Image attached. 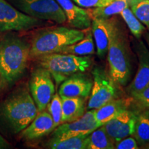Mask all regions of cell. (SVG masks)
Returning <instances> with one entry per match:
<instances>
[{
  "label": "cell",
  "mask_w": 149,
  "mask_h": 149,
  "mask_svg": "<svg viewBox=\"0 0 149 149\" xmlns=\"http://www.w3.org/2000/svg\"><path fill=\"white\" fill-rule=\"evenodd\" d=\"M88 135L61 139L51 137L46 141L44 146L50 149H86V137Z\"/></svg>",
  "instance_id": "22"
},
{
  "label": "cell",
  "mask_w": 149,
  "mask_h": 149,
  "mask_svg": "<svg viewBox=\"0 0 149 149\" xmlns=\"http://www.w3.org/2000/svg\"><path fill=\"white\" fill-rule=\"evenodd\" d=\"M66 17V22L70 27L79 30L91 28V19L85 8L79 7L72 0H55Z\"/></svg>",
  "instance_id": "16"
},
{
  "label": "cell",
  "mask_w": 149,
  "mask_h": 149,
  "mask_svg": "<svg viewBox=\"0 0 149 149\" xmlns=\"http://www.w3.org/2000/svg\"><path fill=\"white\" fill-rule=\"evenodd\" d=\"M100 126H101L95 118V109L88 110L77 120L63 123L57 126L51 133V137L61 139L88 135Z\"/></svg>",
  "instance_id": "10"
},
{
  "label": "cell",
  "mask_w": 149,
  "mask_h": 149,
  "mask_svg": "<svg viewBox=\"0 0 149 149\" xmlns=\"http://www.w3.org/2000/svg\"><path fill=\"white\" fill-rule=\"evenodd\" d=\"M107 59L112 79L121 86L127 85L132 71L129 42L122 24L117 18L110 38Z\"/></svg>",
  "instance_id": "3"
},
{
  "label": "cell",
  "mask_w": 149,
  "mask_h": 149,
  "mask_svg": "<svg viewBox=\"0 0 149 149\" xmlns=\"http://www.w3.org/2000/svg\"><path fill=\"white\" fill-rule=\"evenodd\" d=\"M87 99L81 97L61 98L62 116L61 124L77 120L86 113Z\"/></svg>",
  "instance_id": "18"
},
{
  "label": "cell",
  "mask_w": 149,
  "mask_h": 149,
  "mask_svg": "<svg viewBox=\"0 0 149 149\" xmlns=\"http://www.w3.org/2000/svg\"><path fill=\"white\" fill-rule=\"evenodd\" d=\"M132 136L137 141L139 146L149 144V115L146 110L139 111L137 114Z\"/></svg>",
  "instance_id": "23"
},
{
  "label": "cell",
  "mask_w": 149,
  "mask_h": 149,
  "mask_svg": "<svg viewBox=\"0 0 149 149\" xmlns=\"http://www.w3.org/2000/svg\"><path fill=\"white\" fill-rule=\"evenodd\" d=\"M116 149H138L139 145L133 137L128 136L115 143Z\"/></svg>",
  "instance_id": "29"
},
{
  "label": "cell",
  "mask_w": 149,
  "mask_h": 149,
  "mask_svg": "<svg viewBox=\"0 0 149 149\" xmlns=\"http://www.w3.org/2000/svg\"><path fill=\"white\" fill-rule=\"evenodd\" d=\"M31 44L18 35L9 34L0 41V89L8 88L24 75Z\"/></svg>",
  "instance_id": "2"
},
{
  "label": "cell",
  "mask_w": 149,
  "mask_h": 149,
  "mask_svg": "<svg viewBox=\"0 0 149 149\" xmlns=\"http://www.w3.org/2000/svg\"><path fill=\"white\" fill-rule=\"evenodd\" d=\"M54 129L51 115L45 109L37 113L34 120L22 130L21 136L26 141H34L51 133Z\"/></svg>",
  "instance_id": "15"
},
{
  "label": "cell",
  "mask_w": 149,
  "mask_h": 149,
  "mask_svg": "<svg viewBox=\"0 0 149 149\" xmlns=\"http://www.w3.org/2000/svg\"><path fill=\"white\" fill-rule=\"evenodd\" d=\"M115 17L107 19H91V31L95 42L96 53L100 59H104L107 55L112 30L116 20Z\"/></svg>",
  "instance_id": "14"
},
{
  "label": "cell",
  "mask_w": 149,
  "mask_h": 149,
  "mask_svg": "<svg viewBox=\"0 0 149 149\" xmlns=\"http://www.w3.org/2000/svg\"><path fill=\"white\" fill-rule=\"evenodd\" d=\"M35 59L40 66L49 71L57 86L72 74L86 72L93 64L92 59L88 56L61 53L41 55Z\"/></svg>",
  "instance_id": "5"
},
{
  "label": "cell",
  "mask_w": 149,
  "mask_h": 149,
  "mask_svg": "<svg viewBox=\"0 0 149 149\" xmlns=\"http://www.w3.org/2000/svg\"><path fill=\"white\" fill-rule=\"evenodd\" d=\"M29 87L38 113L44 111L55 93V84L51 74L40 66L35 68L29 79Z\"/></svg>",
  "instance_id": "9"
},
{
  "label": "cell",
  "mask_w": 149,
  "mask_h": 149,
  "mask_svg": "<svg viewBox=\"0 0 149 149\" xmlns=\"http://www.w3.org/2000/svg\"><path fill=\"white\" fill-rule=\"evenodd\" d=\"M133 14L149 31V0H128Z\"/></svg>",
  "instance_id": "25"
},
{
  "label": "cell",
  "mask_w": 149,
  "mask_h": 149,
  "mask_svg": "<svg viewBox=\"0 0 149 149\" xmlns=\"http://www.w3.org/2000/svg\"><path fill=\"white\" fill-rule=\"evenodd\" d=\"M93 86L86 109H97L111 100L118 97L117 84L102 66H95L91 71Z\"/></svg>",
  "instance_id": "7"
},
{
  "label": "cell",
  "mask_w": 149,
  "mask_h": 149,
  "mask_svg": "<svg viewBox=\"0 0 149 149\" xmlns=\"http://www.w3.org/2000/svg\"><path fill=\"white\" fill-rule=\"evenodd\" d=\"M120 15L127 25L132 35L137 40H139L146 31V27L133 14L129 7H127L120 13Z\"/></svg>",
  "instance_id": "24"
},
{
  "label": "cell",
  "mask_w": 149,
  "mask_h": 149,
  "mask_svg": "<svg viewBox=\"0 0 149 149\" xmlns=\"http://www.w3.org/2000/svg\"><path fill=\"white\" fill-rule=\"evenodd\" d=\"M12 146L9 144L4 137L0 134V149H6L10 148Z\"/></svg>",
  "instance_id": "30"
},
{
  "label": "cell",
  "mask_w": 149,
  "mask_h": 149,
  "mask_svg": "<svg viewBox=\"0 0 149 149\" xmlns=\"http://www.w3.org/2000/svg\"><path fill=\"white\" fill-rule=\"evenodd\" d=\"M72 1L79 7L87 9L106 6L113 2L114 0H72Z\"/></svg>",
  "instance_id": "28"
},
{
  "label": "cell",
  "mask_w": 149,
  "mask_h": 149,
  "mask_svg": "<svg viewBox=\"0 0 149 149\" xmlns=\"http://www.w3.org/2000/svg\"><path fill=\"white\" fill-rule=\"evenodd\" d=\"M93 86V78L84 72L70 75L59 85V95L61 98L81 97L88 99Z\"/></svg>",
  "instance_id": "12"
},
{
  "label": "cell",
  "mask_w": 149,
  "mask_h": 149,
  "mask_svg": "<svg viewBox=\"0 0 149 149\" xmlns=\"http://www.w3.org/2000/svg\"><path fill=\"white\" fill-rule=\"evenodd\" d=\"M128 6V0H114L110 4L104 7L86 9L91 19H107L120 14Z\"/></svg>",
  "instance_id": "21"
},
{
  "label": "cell",
  "mask_w": 149,
  "mask_h": 149,
  "mask_svg": "<svg viewBox=\"0 0 149 149\" xmlns=\"http://www.w3.org/2000/svg\"><path fill=\"white\" fill-rule=\"evenodd\" d=\"M146 111H147V112H148V114L149 115V109H146Z\"/></svg>",
  "instance_id": "33"
},
{
  "label": "cell",
  "mask_w": 149,
  "mask_h": 149,
  "mask_svg": "<svg viewBox=\"0 0 149 149\" xmlns=\"http://www.w3.org/2000/svg\"><path fill=\"white\" fill-rule=\"evenodd\" d=\"M145 40H146V42L149 47V33H146V34L145 35Z\"/></svg>",
  "instance_id": "31"
},
{
  "label": "cell",
  "mask_w": 149,
  "mask_h": 149,
  "mask_svg": "<svg viewBox=\"0 0 149 149\" xmlns=\"http://www.w3.org/2000/svg\"><path fill=\"white\" fill-rule=\"evenodd\" d=\"M139 111L149 109V86L135 95L130 97Z\"/></svg>",
  "instance_id": "27"
},
{
  "label": "cell",
  "mask_w": 149,
  "mask_h": 149,
  "mask_svg": "<svg viewBox=\"0 0 149 149\" xmlns=\"http://www.w3.org/2000/svg\"><path fill=\"white\" fill-rule=\"evenodd\" d=\"M38 113L26 87L21 86L0 102V131L7 136L21 133Z\"/></svg>",
  "instance_id": "1"
},
{
  "label": "cell",
  "mask_w": 149,
  "mask_h": 149,
  "mask_svg": "<svg viewBox=\"0 0 149 149\" xmlns=\"http://www.w3.org/2000/svg\"><path fill=\"white\" fill-rule=\"evenodd\" d=\"M115 143L102 125L86 137V149H114Z\"/></svg>",
  "instance_id": "20"
},
{
  "label": "cell",
  "mask_w": 149,
  "mask_h": 149,
  "mask_svg": "<svg viewBox=\"0 0 149 149\" xmlns=\"http://www.w3.org/2000/svg\"><path fill=\"white\" fill-rule=\"evenodd\" d=\"M47 21L24 13L7 0H0V31H27L45 26Z\"/></svg>",
  "instance_id": "8"
},
{
  "label": "cell",
  "mask_w": 149,
  "mask_h": 149,
  "mask_svg": "<svg viewBox=\"0 0 149 149\" xmlns=\"http://www.w3.org/2000/svg\"><path fill=\"white\" fill-rule=\"evenodd\" d=\"M84 30L64 26L42 28L31 39L30 57L59 53L63 48L79 42L84 37Z\"/></svg>",
  "instance_id": "4"
},
{
  "label": "cell",
  "mask_w": 149,
  "mask_h": 149,
  "mask_svg": "<svg viewBox=\"0 0 149 149\" xmlns=\"http://www.w3.org/2000/svg\"><path fill=\"white\" fill-rule=\"evenodd\" d=\"M46 108L48 109V112L51 115L55 128L61 124L62 116L61 98L58 93H55Z\"/></svg>",
  "instance_id": "26"
},
{
  "label": "cell",
  "mask_w": 149,
  "mask_h": 149,
  "mask_svg": "<svg viewBox=\"0 0 149 149\" xmlns=\"http://www.w3.org/2000/svg\"><path fill=\"white\" fill-rule=\"evenodd\" d=\"M135 50L139 65L135 77L126 88L130 97L137 94L149 86V51L141 40L136 42Z\"/></svg>",
  "instance_id": "13"
},
{
  "label": "cell",
  "mask_w": 149,
  "mask_h": 149,
  "mask_svg": "<svg viewBox=\"0 0 149 149\" xmlns=\"http://www.w3.org/2000/svg\"><path fill=\"white\" fill-rule=\"evenodd\" d=\"M138 110H124L104 124L106 131L113 142L132 136L133 134Z\"/></svg>",
  "instance_id": "11"
},
{
  "label": "cell",
  "mask_w": 149,
  "mask_h": 149,
  "mask_svg": "<svg viewBox=\"0 0 149 149\" xmlns=\"http://www.w3.org/2000/svg\"><path fill=\"white\" fill-rule=\"evenodd\" d=\"M140 148H145V149H149V144H145V145H144V146H141Z\"/></svg>",
  "instance_id": "32"
},
{
  "label": "cell",
  "mask_w": 149,
  "mask_h": 149,
  "mask_svg": "<svg viewBox=\"0 0 149 149\" xmlns=\"http://www.w3.org/2000/svg\"><path fill=\"white\" fill-rule=\"evenodd\" d=\"M19 10L33 17L59 24L66 23L64 11L55 0H7Z\"/></svg>",
  "instance_id": "6"
},
{
  "label": "cell",
  "mask_w": 149,
  "mask_h": 149,
  "mask_svg": "<svg viewBox=\"0 0 149 149\" xmlns=\"http://www.w3.org/2000/svg\"><path fill=\"white\" fill-rule=\"evenodd\" d=\"M84 37L79 42L74 43L63 48L59 52L61 53L72 54L79 56H88L94 55L95 53V46L93 40V36L91 29L84 30Z\"/></svg>",
  "instance_id": "19"
},
{
  "label": "cell",
  "mask_w": 149,
  "mask_h": 149,
  "mask_svg": "<svg viewBox=\"0 0 149 149\" xmlns=\"http://www.w3.org/2000/svg\"><path fill=\"white\" fill-rule=\"evenodd\" d=\"M132 98L117 97L104 104L101 107L95 109V118L99 125L102 126L121 112L129 108Z\"/></svg>",
  "instance_id": "17"
}]
</instances>
